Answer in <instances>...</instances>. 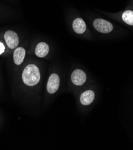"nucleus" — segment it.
<instances>
[{
	"label": "nucleus",
	"mask_w": 133,
	"mask_h": 150,
	"mask_svg": "<svg viewBox=\"0 0 133 150\" xmlns=\"http://www.w3.org/2000/svg\"><path fill=\"white\" fill-rule=\"evenodd\" d=\"M23 83L29 86L36 85L40 80V73L38 67L34 64H29L22 72Z\"/></svg>",
	"instance_id": "obj_1"
},
{
	"label": "nucleus",
	"mask_w": 133,
	"mask_h": 150,
	"mask_svg": "<svg viewBox=\"0 0 133 150\" xmlns=\"http://www.w3.org/2000/svg\"><path fill=\"white\" fill-rule=\"evenodd\" d=\"M94 26L96 30L101 33H109L113 30V25L108 21L97 19L94 21Z\"/></svg>",
	"instance_id": "obj_2"
},
{
	"label": "nucleus",
	"mask_w": 133,
	"mask_h": 150,
	"mask_svg": "<svg viewBox=\"0 0 133 150\" xmlns=\"http://www.w3.org/2000/svg\"><path fill=\"white\" fill-rule=\"evenodd\" d=\"M4 39L7 46L10 49H14L18 47L19 40L18 34L15 32L7 31L4 34Z\"/></svg>",
	"instance_id": "obj_3"
},
{
	"label": "nucleus",
	"mask_w": 133,
	"mask_h": 150,
	"mask_svg": "<svg viewBox=\"0 0 133 150\" xmlns=\"http://www.w3.org/2000/svg\"><path fill=\"white\" fill-rule=\"evenodd\" d=\"M60 84V77L56 74H52L50 76L47 84V91L50 94H53L59 88Z\"/></svg>",
	"instance_id": "obj_4"
},
{
	"label": "nucleus",
	"mask_w": 133,
	"mask_h": 150,
	"mask_svg": "<svg viewBox=\"0 0 133 150\" xmlns=\"http://www.w3.org/2000/svg\"><path fill=\"white\" fill-rule=\"evenodd\" d=\"M71 79L74 84L76 86H82L86 81V74L81 69H76L72 72Z\"/></svg>",
	"instance_id": "obj_5"
},
{
	"label": "nucleus",
	"mask_w": 133,
	"mask_h": 150,
	"mask_svg": "<svg viewBox=\"0 0 133 150\" xmlns=\"http://www.w3.org/2000/svg\"><path fill=\"white\" fill-rule=\"evenodd\" d=\"M95 93L92 91H87L84 92L80 96V103L83 105H88L94 100Z\"/></svg>",
	"instance_id": "obj_6"
},
{
	"label": "nucleus",
	"mask_w": 133,
	"mask_h": 150,
	"mask_svg": "<svg viewBox=\"0 0 133 150\" xmlns=\"http://www.w3.org/2000/svg\"><path fill=\"white\" fill-rule=\"evenodd\" d=\"M49 51V48L48 45L45 42H41L37 45L35 52L38 57H44L48 54Z\"/></svg>",
	"instance_id": "obj_7"
},
{
	"label": "nucleus",
	"mask_w": 133,
	"mask_h": 150,
	"mask_svg": "<svg viewBox=\"0 0 133 150\" xmlns=\"http://www.w3.org/2000/svg\"><path fill=\"white\" fill-rule=\"evenodd\" d=\"M73 28L75 33L81 34L85 32L86 26L83 19L81 18H77L73 21Z\"/></svg>",
	"instance_id": "obj_8"
},
{
	"label": "nucleus",
	"mask_w": 133,
	"mask_h": 150,
	"mask_svg": "<svg viewBox=\"0 0 133 150\" xmlns=\"http://www.w3.org/2000/svg\"><path fill=\"white\" fill-rule=\"evenodd\" d=\"M25 56V50L22 47H18L15 49L13 53L14 62L16 65H21Z\"/></svg>",
	"instance_id": "obj_9"
},
{
	"label": "nucleus",
	"mask_w": 133,
	"mask_h": 150,
	"mask_svg": "<svg viewBox=\"0 0 133 150\" xmlns=\"http://www.w3.org/2000/svg\"><path fill=\"white\" fill-rule=\"evenodd\" d=\"M122 20L128 25L133 26V11H125L122 14Z\"/></svg>",
	"instance_id": "obj_10"
},
{
	"label": "nucleus",
	"mask_w": 133,
	"mask_h": 150,
	"mask_svg": "<svg viewBox=\"0 0 133 150\" xmlns=\"http://www.w3.org/2000/svg\"><path fill=\"white\" fill-rule=\"evenodd\" d=\"M5 51V46H4V44L0 42V54H1L3 53Z\"/></svg>",
	"instance_id": "obj_11"
}]
</instances>
